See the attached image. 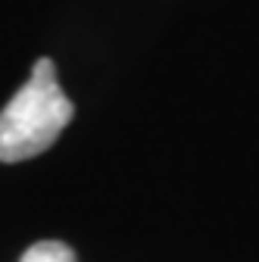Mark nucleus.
Listing matches in <instances>:
<instances>
[{"label": "nucleus", "instance_id": "obj_2", "mask_svg": "<svg viewBox=\"0 0 259 262\" xmlns=\"http://www.w3.org/2000/svg\"><path fill=\"white\" fill-rule=\"evenodd\" d=\"M19 262H78V259H75L72 247L62 241H38L22 253Z\"/></svg>", "mask_w": 259, "mask_h": 262}, {"label": "nucleus", "instance_id": "obj_1", "mask_svg": "<svg viewBox=\"0 0 259 262\" xmlns=\"http://www.w3.org/2000/svg\"><path fill=\"white\" fill-rule=\"evenodd\" d=\"M75 116V106L59 88L53 59L41 56L28 81L0 110V162H22L41 156L56 144Z\"/></svg>", "mask_w": 259, "mask_h": 262}]
</instances>
